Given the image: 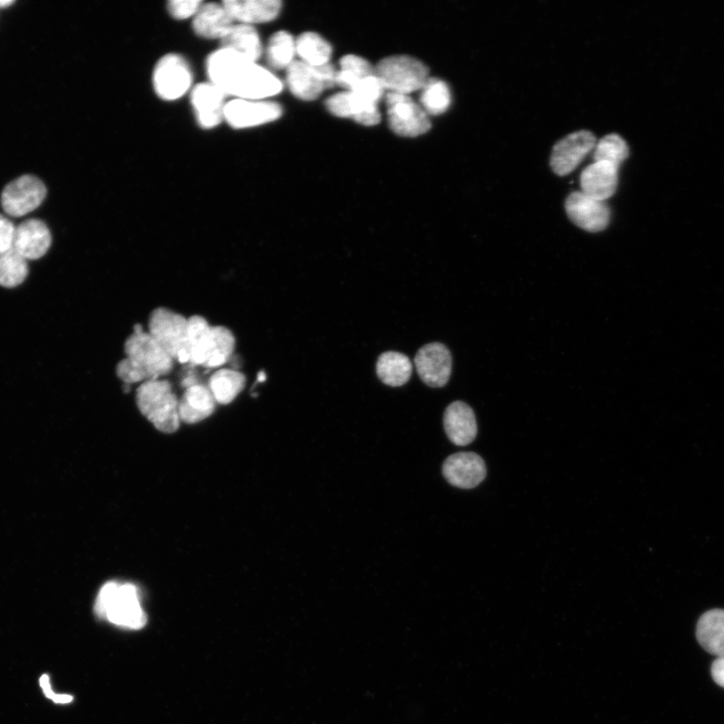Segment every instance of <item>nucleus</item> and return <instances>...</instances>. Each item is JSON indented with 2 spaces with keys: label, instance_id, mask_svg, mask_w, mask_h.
Segmentation results:
<instances>
[{
  "label": "nucleus",
  "instance_id": "nucleus-26",
  "mask_svg": "<svg viewBox=\"0 0 724 724\" xmlns=\"http://www.w3.org/2000/svg\"><path fill=\"white\" fill-rule=\"evenodd\" d=\"M413 365L410 358L400 352L389 351L383 353L377 364L379 379L387 386L402 387L412 376Z\"/></svg>",
  "mask_w": 724,
  "mask_h": 724
},
{
  "label": "nucleus",
  "instance_id": "nucleus-30",
  "mask_svg": "<svg viewBox=\"0 0 724 724\" xmlns=\"http://www.w3.org/2000/svg\"><path fill=\"white\" fill-rule=\"evenodd\" d=\"M373 75H375V69L364 58L354 55L344 56L340 60V69L337 71L336 76V85L346 89V91H351L362 80Z\"/></svg>",
  "mask_w": 724,
  "mask_h": 724
},
{
  "label": "nucleus",
  "instance_id": "nucleus-5",
  "mask_svg": "<svg viewBox=\"0 0 724 724\" xmlns=\"http://www.w3.org/2000/svg\"><path fill=\"white\" fill-rule=\"evenodd\" d=\"M138 409L160 432L172 434L179 428V402L167 381H148L136 393Z\"/></svg>",
  "mask_w": 724,
  "mask_h": 724
},
{
  "label": "nucleus",
  "instance_id": "nucleus-35",
  "mask_svg": "<svg viewBox=\"0 0 724 724\" xmlns=\"http://www.w3.org/2000/svg\"><path fill=\"white\" fill-rule=\"evenodd\" d=\"M385 90L383 84L375 74L362 80L351 91L365 101L378 105V102H380L385 94Z\"/></svg>",
  "mask_w": 724,
  "mask_h": 724
},
{
  "label": "nucleus",
  "instance_id": "nucleus-11",
  "mask_svg": "<svg viewBox=\"0 0 724 724\" xmlns=\"http://www.w3.org/2000/svg\"><path fill=\"white\" fill-rule=\"evenodd\" d=\"M47 196V189L41 179L25 175L13 181L4 190L2 206L11 217H24L38 209Z\"/></svg>",
  "mask_w": 724,
  "mask_h": 724
},
{
  "label": "nucleus",
  "instance_id": "nucleus-29",
  "mask_svg": "<svg viewBox=\"0 0 724 724\" xmlns=\"http://www.w3.org/2000/svg\"><path fill=\"white\" fill-rule=\"evenodd\" d=\"M296 54L302 62L318 67L329 64L332 48L319 35L304 33L296 41Z\"/></svg>",
  "mask_w": 724,
  "mask_h": 724
},
{
  "label": "nucleus",
  "instance_id": "nucleus-17",
  "mask_svg": "<svg viewBox=\"0 0 724 724\" xmlns=\"http://www.w3.org/2000/svg\"><path fill=\"white\" fill-rule=\"evenodd\" d=\"M325 105L331 114L341 118H352L364 126H376L382 120L377 104L365 101L352 91L331 96Z\"/></svg>",
  "mask_w": 724,
  "mask_h": 724
},
{
  "label": "nucleus",
  "instance_id": "nucleus-40",
  "mask_svg": "<svg viewBox=\"0 0 724 724\" xmlns=\"http://www.w3.org/2000/svg\"><path fill=\"white\" fill-rule=\"evenodd\" d=\"M267 380V375L265 373H260L258 376V383H263Z\"/></svg>",
  "mask_w": 724,
  "mask_h": 724
},
{
  "label": "nucleus",
  "instance_id": "nucleus-16",
  "mask_svg": "<svg viewBox=\"0 0 724 724\" xmlns=\"http://www.w3.org/2000/svg\"><path fill=\"white\" fill-rule=\"evenodd\" d=\"M443 474L451 485L461 489H473L485 479L487 470L479 455L458 453L445 461Z\"/></svg>",
  "mask_w": 724,
  "mask_h": 724
},
{
  "label": "nucleus",
  "instance_id": "nucleus-34",
  "mask_svg": "<svg viewBox=\"0 0 724 724\" xmlns=\"http://www.w3.org/2000/svg\"><path fill=\"white\" fill-rule=\"evenodd\" d=\"M628 156V144L617 134L605 136L595 147V162H607L619 168Z\"/></svg>",
  "mask_w": 724,
  "mask_h": 724
},
{
  "label": "nucleus",
  "instance_id": "nucleus-33",
  "mask_svg": "<svg viewBox=\"0 0 724 724\" xmlns=\"http://www.w3.org/2000/svg\"><path fill=\"white\" fill-rule=\"evenodd\" d=\"M421 103L426 113L440 115L451 105V92L448 85L439 79H429L422 89Z\"/></svg>",
  "mask_w": 724,
  "mask_h": 724
},
{
  "label": "nucleus",
  "instance_id": "nucleus-31",
  "mask_svg": "<svg viewBox=\"0 0 724 724\" xmlns=\"http://www.w3.org/2000/svg\"><path fill=\"white\" fill-rule=\"evenodd\" d=\"M28 260L14 248L0 253V285L15 288L27 279Z\"/></svg>",
  "mask_w": 724,
  "mask_h": 724
},
{
  "label": "nucleus",
  "instance_id": "nucleus-27",
  "mask_svg": "<svg viewBox=\"0 0 724 724\" xmlns=\"http://www.w3.org/2000/svg\"><path fill=\"white\" fill-rule=\"evenodd\" d=\"M222 48L256 62L261 58L263 47L257 31L248 25H237L222 40Z\"/></svg>",
  "mask_w": 724,
  "mask_h": 724
},
{
  "label": "nucleus",
  "instance_id": "nucleus-6",
  "mask_svg": "<svg viewBox=\"0 0 724 724\" xmlns=\"http://www.w3.org/2000/svg\"><path fill=\"white\" fill-rule=\"evenodd\" d=\"M148 326V333L174 361L190 364L189 318L166 308H157L151 313Z\"/></svg>",
  "mask_w": 724,
  "mask_h": 724
},
{
  "label": "nucleus",
  "instance_id": "nucleus-36",
  "mask_svg": "<svg viewBox=\"0 0 724 724\" xmlns=\"http://www.w3.org/2000/svg\"><path fill=\"white\" fill-rule=\"evenodd\" d=\"M202 6L200 0H172L168 4V12L176 20H186L195 18Z\"/></svg>",
  "mask_w": 724,
  "mask_h": 724
},
{
  "label": "nucleus",
  "instance_id": "nucleus-10",
  "mask_svg": "<svg viewBox=\"0 0 724 724\" xmlns=\"http://www.w3.org/2000/svg\"><path fill=\"white\" fill-rule=\"evenodd\" d=\"M387 108L390 127L399 136L417 137L431 129L426 111L408 95L389 93Z\"/></svg>",
  "mask_w": 724,
  "mask_h": 724
},
{
  "label": "nucleus",
  "instance_id": "nucleus-1",
  "mask_svg": "<svg viewBox=\"0 0 724 724\" xmlns=\"http://www.w3.org/2000/svg\"><path fill=\"white\" fill-rule=\"evenodd\" d=\"M207 73L211 83L237 99L263 100L283 90L280 79L270 71L223 48L208 58Z\"/></svg>",
  "mask_w": 724,
  "mask_h": 724
},
{
  "label": "nucleus",
  "instance_id": "nucleus-15",
  "mask_svg": "<svg viewBox=\"0 0 724 724\" xmlns=\"http://www.w3.org/2000/svg\"><path fill=\"white\" fill-rule=\"evenodd\" d=\"M566 211L575 225L590 233L604 231L611 221V211L606 203L594 200L582 192L569 196Z\"/></svg>",
  "mask_w": 724,
  "mask_h": 724
},
{
  "label": "nucleus",
  "instance_id": "nucleus-2",
  "mask_svg": "<svg viewBox=\"0 0 724 724\" xmlns=\"http://www.w3.org/2000/svg\"><path fill=\"white\" fill-rule=\"evenodd\" d=\"M126 357L116 368L118 378L127 386L160 380L171 373L173 358L137 324L124 345Z\"/></svg>",
  "mask_w": 724,
  "mask_h": 724
},
{
  "label": "nucleus",
  "instance_id": "nucleus-24",
  "mask_svg": "<svg viewBox=\"0 0 724 724\" xmlns=\"http://www.w3.org/2000/svg\"><path fill=\"white\" fill-rule=\"evenodd\" d=\"M233 27L234 20L223 4L203 5L194 20L196 34L204 39L223 40Z\"/></svg>",
  "mask_w": 724,
  "mask_h": 724
},
{
  "label": "nucleus",
  "instance_id": "nucleus-41",
  "mask_svg": "<svg viewBox=\"0 0 724 724\" xmlns=\"http://www.w3.org/2000/svg\"><path fill=\"white\" fill-rule=\"evenodd\" d=\"M12 4L13 2H7V0H3V2H0V8L10 7Z\"/></svg>",
  "mask_w": 724,
  "mask_h": 724
},
{
  "label": "nucleus",
  "instance_id": "nucleus-28",
  "mask_svg": "<svg viewBox=\"0 0 724 724\" xmlns=\"http://www.w3.org/2000/svg\"><path fill=\"white\" fill-rule=\"evenodd\" d=\"M244 374L231 369H222L210 379L209 389L217 403L228 405L232 403L246 387Z\"/></svg>",
  "mask_w": 724,
  "mask_h": 724
},
{
  "label": "nucleus",
  "instance_id": "nucleus-20",
  "mask_svg": "<svg viewBox=\"0 0 724 724\" xmlns=\"http://www.w3.org/2000/svg\"><path fill=\"white\" fill-rule=\"evenodd\" d=\"M52 245V236L45 223L28 220L16 229L14 249L27 260L44 257Z\"/></svg>",
  "mask_w": 724,
  "mask_h": 724
},
{
  "label": "nucleus",
  "instance_id": "nucleus-18",
  "mask_svg": "<svg viewBox=\"0 0 724 724\" xmlns=\"http://www.w3.org/2000/svg\"><path fill=\"white\" fill-rule=\"evenodd\" d=\"M226 94L213 83L197 85L192 91V104L198 123L205 129L217 127L224 118Z\"/></svg>",
  "mask_w": 724,
  "mask_h": 724
},
{
  "label": "nucleus",
  "instance_id": "nucleus-25",
  "mask_svg": "<svg viewBox=\"0 0 724 724\" xmlns=\"http://www.w3.org/2000/svg\"><path fill=\"white\" fill-rule=\"evenodd\" d=\"M696 638L708 653L724 657V610H711L703 614L696 627Z\"/></svg>",
  "mask_w": 724,
  "mask_h": 724
},
{
  "label": "nucleus",
  "instance_id": "nucleus-22",
  "mask_svg": "<svg viewBox=\"0 0 724 724\" xmlns=\"http://www.w3.org/2000/svg\"><path fill=\"white\" fill-rule=\"evenodd\" d=\"M444 426L448 438L457 446H467L477 435L473 410L463 402H454L445 411Z\"/></svg>",
  "mask_w": 724,
  "mask_h": 724
},
{
  "label": "nucleus",
  "instance_id": "nucleus-23",
  "mask_svg": "<svg viewBox=\"0 0 724 724\" xmlns=\"http://www.w3.org/2000/svg\"><path fill=\"white\" fill-rule=\"evenodd\" d=\"M216 403L209 387L199 384L190 387L178 405L180 421L187 424L200 423L212 416Z\"/></svg>",
  "mask_w": 724,
  "mask_h": 724
},
{
  "label": "nucleus",
  "instance_id": "nucleus-39",
  "mask_svg": "<svg viewBox=\"0 0 724 724\" xmlns=\"http://www.w3.org/2000/svg\"><path fill=\"white\" fill-rule=\"evenodd\" d=\"M711 675L716 684L724 688V657H719L712 663Z\"/></svg>",
  "mask_w": 724,
  "mask_h": 724
},
{
  "label": "nucleus",
  "instance_id": "nucleus-21",
  "mask_svg": "<svg viewBox=\"0 0 724 724\" xmlns=\"http://www.w3.org/2000/svg\"><path fill=\"white\" fill-rule=\"evenodd\" d=\"M223 6L234 22L251 26L274 21L282 4L279 0H226Z\"/></svg>",
  "mask_w": 724,
  "mask_h": 724
},
{
  "label": "nucleus",
  "instance_id": "nucleus-13",
  "mask_svg": "<svg viewBox=\"0 0 724 724\" xmlns=\"http://www.w3.org/2000/svg\"><path fill=\"white\" fill-rule=\"evenodd\" d=\"M415 365L421 380L431 388L445 387L451 377L452 356L442 343L423 346L415 357Z\"/></svg>",
  "mask_w": 724,
  "mask_h": 724
},
{
  "label": "nucleus",
  "instance_id": "nucleus-37",
  "mask_svg": "<svg viewBox=\"0 0 724 724\" xmlns=\"http://www.w3.org/2000/svg\"><path fill=\"white\" fill-rule=\"evenodd\" d=\"M16 229L8 218L0 215V253L13 249Z\"/></svg>",
  "mask_w": 724,
  "mask_h": 724
},
{
  "label": "nucleus",
  "instance_id": "nucleus-32",
  "mask_svg": "<svg viewBox=\"0 0 724 724\" xmlns=\"http://www.w3.org/2000/svg\"><path fill=\"white\" fill-rule=\"evenodd\" d=\"M266 54L267 61L272 68L288 69L294 62L296 41L289 33L278 32L270 39Z\"/></svg>",
  "mask_w": 724,
  "mask_h": 724
},
{
  "label": "nucleus",
  "instance_id": "nucleus-12",
  "mask_svg": "<svg viewBox=\"0 0 724 724\" xmlns=\"http://www.w3.org/2000/svg\"><path fill=\"white\" fill-rule=\"evenodd\" d=\"M282 108L275 102L235 99L226 104L224 118L230 126L245 129L279 119Z\"/></svg>",
  "mask_w": 724,
  "mask_h": 724
},
{
  "label": "nucleus",
  "instance_id": "nucleus-3",
  "mask_svg": "<svg viewBox=\"0 0 724 724\" xmlns=\"http://www.w3.org/2000/svg\"><path fill=\"white\" fill-rule=\"evenodd\" d=\"M236 346L233 332L224 326H212L202 316L189 318L188 350L190 364L217 369L232 358Z\"/></svg>",
  "mask_w": 724,
  "mask_h": 724
},
{
  "label": "nucleus",
  "instance_id": "nucleus-19",
  "mask_svg": "<svg viewBox=\"0 0 724 724\" xmlns=\"http://www.w3.org/2000/svg\"><path fill=\"white\" fill-rule=\"evenodd\" d=\"M618 183L619 168L607 162H594L581 175L582 193L600 202L615 195Z\"/></svg>",
  "mask_w": 724,
  "mask_h": 724
},
{
  "label": "nucleus",
  "instance_id": "nucleus-4",
  "mask_svg": "<svg viewBox=\"0 0 724 724\" xmlns=\"http://www.w3.org/2000/svg\"><path fill=\"white\" fill-rule=\"evenodd\" d=\"M95 613L101 619L129 629H141L147 623L138 589L131 584L107 583L99 592Z\"/></svg>",
  "mask_w": 724,
  "mask_h": 724
},
{
  "label": "nucleus",
  "instance_id": "nucleus-14",
  "mask_svg": "<svg viewBox=\"0 0 724 724\" xmlns=\"http://www.w3.org/2000/svg\"><path fill=\"white\" fill-rule=\"evenodd\" d=\"M596 144L597 138L590 131L582 130L568 135L553 149L551 166L554 172L560 176L570 174L595 149Z\"/></svg>",
  "mask_w": 724,
  "mask_h": 724
},
{
  "label": "nucleus",
  "instance_id": "nucleus-9",
  "mask_svg": "<svg viewBox=\"0 0 724 724\" xmlns=\"http://www.w3.org/2000/svg\"><path fill=\"white\" fill-rule=\"evenodd\" d=\"M337 71L331 64L310 66L294 61L287 69V83L291 93L304 101L316 100L323 91L336 86Z\"/></svg>",
  "mask_w": 724,
  "mask_h": 724
},
{
  "label": "nucleus",
  "instance_id": "nucleus-8",
  "mask_svg": "<svg viewBox=\"0 0 724 724\" xmlns=\"http://www.w3.org/2000/svg\"><path fill=\"white\" fill-rule=\"evenodd\" d=\"M193 72L188 61L176 54L164 56L153 72V86L157 96L166 101L183 97L192 87Z\"/></svg>",
  "mask_w": 724,
  "mask_h": 724
},
{
  "label": "nucleus",
  "instance_id": "nucleus-7",
  "mask_svg": "<svg viewBox=\"0 0 724 724\" xmlns=\"http://www.w3.org/2000/svg\"><path fill=\"white\" fill-rule=\"evenodd\" d=\"M375 74L390 93L410 95L422 90L429 80V69L408 56L387 58L375 68Z\"/></svg>",
  "mask_w": 724,
  "mask_h": 724
},
{
  "label": "nucleus",
  "instance_id": "nucleus-38",
  "mask_svg": "<svg viewBox=\"0 0 724 724\" xmlns=\"http://www.w3.org/2000/svg\"><path fill=\"white\" fill-rule=\"evenodd\" d=\"M40 685L47 698L53 700L58 704H68L73 701V696L69 694H56L51 686L50 676L44 674L40 679Z\"/></svg>",
  "mask_w": 724,
  "mask_h": 724
}]
</instances>
